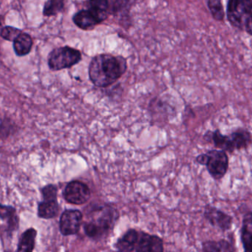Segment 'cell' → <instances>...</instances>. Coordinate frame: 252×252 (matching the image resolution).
Masks as SVG:
<instances>
[{"label":"cell","mask_w":252,"mask_h":252,"mask_svg":"<svg viewBox=\"0 0 252 252\" xmlns=\"http://www.w3.org/2000/svg\"><path fill=\"white\" fill-rule=\"evenodd\" d=\"M37 231L34 228H28L20 236L16 252H33L36 247Z\"/></svg>","instance_id":"obj_16"},{"label":"cell","mask_w":252,"mask_h":252,"mask_svg":"<svg viewBox=\"0 0 252 252\" xmlns=\"http://www.w3.org/2000/svg\"><path fill=\"white\" fill-rule=\"evenodd\" d=\"M206 5L215 21H223L225 12L220 0H209L206 2Z\"/></svg>","instance_id":"obj_20"},{"label":"cell","mask_w":252,"mask_h":252,"mask_svg":"<svg viewBox=\"0 0 252 252\" xmlns=\"http://www.w3.org/2000/svg\"><path fill=\"white\" fill-rule=\"evenodd\" d=\"M240 240L243 252H252V212L247 211L243 216Z\"/></svg>","instance_id":"obj_15"},{"label":"cell","mask_w":252,"mask_h":252,"mask_svg":"<svg viewBox=\"0 0 252 252\" xmlns=\"http://www.w3.org/2000/svg\"><path fill=\"white\" fill-rule=\"evenodd\" d=\"M226 17L234 29L252 35V0H229Z\"/></svg>","instance_id":"obj_5"},{"label":"cell","mask_w":252,"mask_h":252,"mask_svg":"<svg viewBox=\"0 0 252 252\" xmlns=\"http://www.w3.org/2000/svg\"><path fill=\"white\" fill-rule=\"evenodd\" d=\"M203 252H235L234 245L225 239L219 240H206L202 243Z\"/></svg>","instance_id":"obj_17"},{"label":"cell","mask_w":252,"mask_h":252,"mask_svg":"<svg viewBox=\"0 0 252 252\" xmlns=\"http://www.w3.org/2000/svg\"><path fill=\"white\" fill-rule=\"evenodd\" d=\"M23 31L12 26H5L1 30V36L2 39L8 42H13L17 39V38L23 33Z\"/></svg>","instance_id":"obj_21"},{"label":"cell","mask_w":252,"mask_h":252,"mask_svg":"<svg viewBox=\"0 0 252 252\" xmlns=\"http://www.w3.org/2000/svg\"><path fill=\"white\" fill-rule=\"evenodd\" d=\"M117 252V251H116V252Z\"/></svg>","instance_id":"obj_23"},{"label":"cell","mask_w":252,"mask_h":252,"mask_svg":"<svg viewBox=\"0 0 252 252\" xmlns=\"http://www.w3.org/2000/svg\"><path fill=\"white\" fill-rule=\"evenodd\" d=\"M1 136L2 139L4 138H8V135L11 134V130L13 129V125L10 119H2V125H1Z\"/></svg>","instance_id":"obj_22"},{"label":"cell","mask_w":252,"mask_h":252,"mask_svg":"<svg viewBox=\"0 0 252 252\" xmlns=\"http://www.w3.org/2000/svg\"><path fill=\"white\" fill-rule=\"evenodd\" d=\"M83 225V214L79 209H65L60 219V233L64 237L75 235Z\"/></svg>","instance_id":"obj_10"},{"label":"cell","mask_w":252,"mask_h":252,"mask_svg":"<svg viewBox=\"0 0 252 252\" xmlns=\"http://www.w3.org/2000/svg\"><path fill=\"white\" fill-rule=\"evenodd\" d=\"M126 69L127 63L125 57L101 54L93 57L88 67V75L93 85L105 88L116 83Z\"/></svg>","instance_id":"obj_1"},{"label":"cell","mask_w":252,"mask_h":252,"mask_svg":"<svg viewBox=\"0 0 252 252\" xmlns=\"http://www.w3.org/2000/svg\"><path fill=\"white\" fill-rule=\"evenodd\" d=\"M119 218V212L112 205H96L90 211L89 220L83 223L85 235L96 241L106 238Z\"/></svg>","instance_id":"obj_2"},{"label":"cell","mask_w":252,"mask_h":252,"mask_svg":"<svg viewBox=\"0 0 252 252\" xmlns=\"http://www.w3.org/2000/svg\"><path fill=\"white\" fill-rule=\"evenodd\" d=\"M203 138L206 141L212 143L217 150L225 153H232L245 150L252 144V133L245 128H238L228 135L221 133L218 129L208 130Z\"/></svg>","instance_id":"obj_3"},{"label":"cell","mask_w":252,"mask_h":252,"mask_svg":"<svg viewBox=\"0 0 252 252\" xmlns=\"http://www.w3.org/2000/svg\"><path fill=\"white\" fill-rule=\"evenodd\" d=\"M131 252H164L163 239L156 234L139 231L136 244Z\"/></svg>","instance_id":"obj_13"},{"label":"cell","mask_w":252,"mask_h":252,"mask_svg":"<svg viewBox=\"0 0 252 252\" xmlns=\"http://www.w3.org/2000/svg\"><path fill=\"white\" fill-rule=\"evenodd\" d=\"M63 196L67 203L80 206L86 203L91 198V189L85 183L74 180L65 186Z\"/></svg>","instance_id":"obj_9"},{"label":"cell","mask_w":252,"mask_h":252,"mask_svg":"<svg viewBox=\"0 0 252 252\" xmlns=\"http://www.w3.org/2000/svg\"><path fill=\"white\" fill-rule=\"evenodd\" d=\"M58 191V187L53 184L41 189L43 200L38 203L37 207V215L41 219L51 220L58 216L60 210Z\"/></svg>","instance_id":"obj_8"},{"label":"cell","mask_w":252,"mask_h":252,"mask_svg":"<svg viewBox=\"0 0 252 252\" xmlns=\"http://www.w3.org/2000/svg\"><path fill=\"white\" fill-rule=\"evenodd\" d=\"M0 219H1V233L2 237L11 239L13 234L18 231L20 228V217L17 209L12 206L1 205L0 208Z\"/></svg>","instance_id":"obj_11"},{"label":"cell","mask_w":252,"mask_h":252,"mask_svg":"<svg viewBox=\"0 0 252 252\" xmlns=\"http://www.w3.org/2000/svg\"><path fill=\"white\" fill-rule=\"evenodd\" d=\"M149 108L154 119L163 122H167L177 113L176 109L169 101L157 97L150 101Z\"/></svg>","instance_id":"obj_14"},{"label":"cell","mask_w":252,"mask_h":252,"mask_svg":"<svg viewBox=\"0 0 252 252\" xmlns=\"http://www.w3.org/2000/svg\"><path fill=\"white\" fill-rule=\"evenodd\" d=\"M87 9L81 10L73 15V22L79 29L91 31L107 20L108 12V1H88Z\"/></svg>","instance_id":"obj_4"},{"label":"cell","mask_w":252,"mask_h":252,"mask_svg":"<svg viewBox=\"0 0 252 252\" xmlns=\"http://www.w3.org/2000/svg\"><path fill=\"white\" fill-rule=\"evenodd\" d=\"M33 41L32 36L24 33L20 35L13 42V48L17 57H25L29 55L33 48Z\"/></svg>","instance_id":"obj_18"},{"label":"cell","mask_w":252,"mask_h":252,"mask_svg":"<svg viewBox=\"0 0 252 252\" xmlns=\"http://www.w3.org/2000/svg\"><path fill=\"white\" fill-rule=\"evenodd\" d=\"M82 60L81 51L70 46L54 48L48 56V67L53 71L70 68L79 64Z\"/></svg>","instance_id":"obj_7"},{"label":"cell","mask_w":252,"mask_h":252,"mask_svg":"<svg viewBox=\"0 0 252 252\" xmlns=\"http://www.w3.org/2000/svg\"><path fill=\"white\" fill-rule=\"evenodd\" d=\"M64 8V2L63 0H49L45 2L42 14L44 17H53L61 13Z\"/></svg>","instance_id":"obj_19"},{"label":"cell","mask_w":252,"mask_h":252,"mask_svg":"<svg viewBox=\"0 0 252 252\" xmlns=\"http://www.w3.org/2000/svg\"><path fill=\"white\" fill-rule=\"evenodd\" d=\"M195 161L205 166L208 172L215 181H219L226 175L229 167V158L225 151L212 150L195 158Z\"/></svg>","instance_id":"obj_6"},{"label":"cell","mask_w":252,"mask_h":252,"mask_svg":"<svg viewBox=\"0 0 252 252\" xmlns=\"http://www.w3.org/2000/svg\"><path fill=\"white\" fill-rule=\"evenodd\" d=\"M203 216L212 226L219 228L223 232L232 228V217L215 206L206 205Z\"/></svg>","instance_id":"obj_12"}]
</instances>
